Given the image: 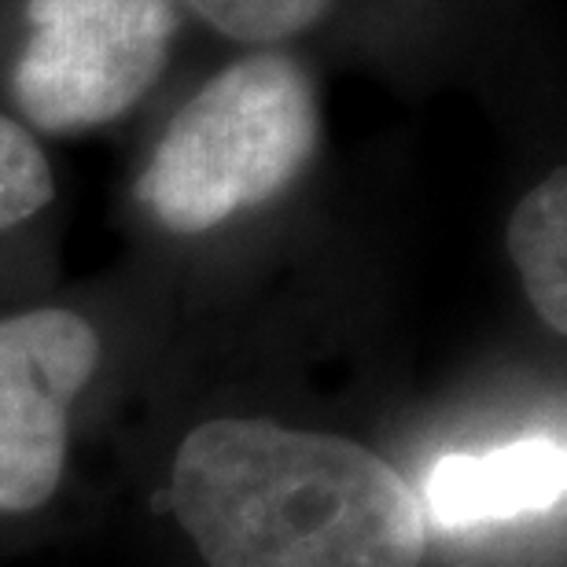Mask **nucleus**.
<instances>
[{
	"label": "nucleus",
	"instance_id": "f257e3e1",
	"mask_svg": "<svg viewBox=\"0 0 567 567\" xmlns=\"http://www.w3.org/2000/svg\"><path fill=\"white\" fill-rule=\"evenodd\" d=\"M169 505L207 567H416L427 508L347 435L218 416L181 439Z\"/></svg>",
	"mask_w": 567,
	"mask_h": 567
},
{
	"label": "nucleus",
	"instance_id": "f03ea898",
	"mask_svg": "<svg viewBox=\"0 0 567 567\" xmlns=\"http://www.w3.org/2000/svg\"><path fill=\"white\" fill-rule=\"evenodd\" d=\"M321 144L313 78L284 52H255L218 71L147 158L137 196L177 236H199L266 207Z\"/></svg>",
	"mask_w": 567,
	"mask_h": 567
},
{
	"label": "nucleus",
	"instance_id": "7ed1b4c3",
	"mask_svg": "<svg viewBox=\"0 0 567 567\" xmlns=\"http://www.w3.org/2000/svg\"><path fill=\"white\" fill-rule=\"evenodd\" d=\"M11 96L41 133H85L122 118L163 78L181 27L177 0H30Z\"/></svg>",
	"mask_w": 567,
	"mask_h": 567
},
{
	"label": "nucleus",
	"instance_id": "20e7f679",
	"mask_svg": "<svg viewBox=\"0 0 567 567\" xmlns=\"http://www.w3.org/2000/svg\"><path fill=\"white\" fill-rule=\"evenodd\" d=\"M100 358L96 328L74 310L0 317V516L38 513L60 491L71 410Z\"/></svg>",
	"mask_w": 567,
	"mask_h": 567
},
{
	"label": "nucleus",
	"instance_id": "39448f33",
	"mask_svg": "<svg viewBox=\"0 0 567 567\" xmlns=\"http://www.w3.org/2000/svg\"><path fill=\"white\" fill-rule=\"evenodd\" d=\"M567 491L560 439H519L486 453H450L431 468L427 508L442 527H480L549 513Z\"/></svg>",
	"mask_w": 567,
	"mask_h": 567
},
{
	"label": "nucleus",
	"instance_id": "423d86ee",
	"mask_svg": "<svg viewBox=\"0 0 567 567\" xmlns=\"http://www.w3.org/2000/svg\"><path fill=\"white\" fill-rule=\"evenodd\" d=\"M508 258L535 313L553 332H567V174L542 177L508 218Z\"/></svg>",
	"mask_w": 567,
	"mask_h": 567
},
{
	"label": "nucleus",
	"instance_id": "0eeeda50",
	"mask_svg": "<svg viewBox=\"0 0 567 567\" xmlns=\"http://www.w3.org/2000/svg\"><path fill=\"white\" fill-rule=\"evenodd\" d=\"M203 22L240 44H280L313 30L332 0H188Z\"/></svg>",
	"mask_w": 567,
	"mask_h": 567
},
{
	"label": "nucleus",
	"instance_id": "6e6552de",
	"mask_svg": "<svg viewBox=\"0 0 567 567\" xmlns=\"http://www.w3.org/2000/svg\"><path fill=\"white\" fill-rule=\"evenodd\" d=\"M55 196L52 166L27 126L0 115V233L41 214Z\"/></svg>",
	"mask_w": 567,
	"mask_h": 567
}]
</instances>
